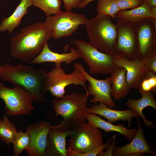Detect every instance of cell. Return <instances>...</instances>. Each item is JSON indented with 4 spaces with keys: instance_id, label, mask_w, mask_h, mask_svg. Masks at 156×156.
Wrapping results in <instances>:
<instances>
[{
    "instance_id": "obj_3",
    "label": "cell",
    "mask_w": 156,
    "mask_h": 156,
    "mask_svg": "<svg viewBox=\"0 0 156 156\" xmlns=\"http://www.w3.org/2000/svg\"><path fill=\"white\" fill-rule=\"evenodd\" d=\"M84 94L75 92L65 94L61 98H55L52 106L55 112L56 117L63 118L60 124L51 127L57 129L65 131L71 130L86 122L85 114L89 95L87 89Z\"/></svg>"
},
{
    "instance_id": "obj_7",
    "label": "cell",
    "mask_w": 156,
    "mask_h": 156,
    "mask_svg": "<svg viewBox=\"0 0 156 156\" xmlns=\"http://www.w3.org/2000/svg\"><path fill=\"white\" fill-rule=\"evenodd\" d=\"M74 43L80 58L87 64L91 75H108L114 70L116 66L114 55L101 52L90 43L83 40L75 39Z\"/></svg>"
},
{
    "instance_id": "obj_35",
    "label": "cell",
    "mask_w": 156,
    "mask_h": 156,
    "mask_svg": "<svg viewBox=\"0 0 156 156\" xmlns=\"http://www.w3.org/2000/svg\"><path fill=\"white\" fill-rule=\"evenodd\" d=\"M150 11L152 18L156 19V6L150 8Z\"/></svg>"
},
{
    "instance_id": "obj_13",
    "label": "cell",
    "mask_w": 156,
    "mask_h": 156,
    "mask_svg": "<svg viewBox=\"0 0 156 156\" xmlns=\"http://www.w3.org/2000/svg\"><path fill=\"white\" fill-rule=\"evenodd\" d=\"M51 125L49 122L41 121L26 127V131L30 135L29 147L25 150L29 156H45L47 136Z\"/></svg>"
},
{
    "instance_id": "obj_30",
    "label": "cell",
    "mask_w": 156,
    "mask_h": 156,
    "mask_svg": "<svg viewBox=\"0 0 156 156\" xmlns=\"http://www.w3.org/2000/svg\"><path fill=\"white\" fill-rule=\"evenodd\" d=\"M142 60L146 70H150L156 75V53Z\"/></svg>"
},
{
    "instance_id": "obj_1",
    "label": "cell",
    "mask_w": 156,
    "mask_h": 156,
    "mask_svg": "<svg viewBox=\"0 0 156 156\" xmlns=\"http://www.w3.org/2000/svg\"><path fill=\"white\" fill-rule=\"evenodd\" d=\"M51 38V31L44 22L24 27L10 39V55L23 63H29Z\"/></svg>"
},
{
    "instance_id": "obj_38",
    "label": "cell",
    "mask_w": 156,
    "mask_h": 156,
    "mask_svg": "<svg viewBox=\"0 0 156 156\" xmlns=\"http://www.w3.org/2000/svg\"><path fill=\"white\" fill-rule=\"evenodd\" d=\"M1 62V58H0V62Z\"/></svg>"
},
{
    "instance_id": "obj_25",
    "label": "cell",
    "mask_w": 156,
    "mask_h": 156,
    "mask_svg": "<svg viewBox=\"0 0 156 156\" xmlns=\"http://www.w3.org/2000/svg\"><path fill=\"white\" fill-rule=\"evenodd\" d=\"M32 5L42 10L47 17L55 14L61 11V0H31Z\"/></svg>"
},
{
    "instance_id": "obj_16",
    "label": "cell",
    "mask_w": 156,
    "mask_h": 156,
    "mask_svg": "<svg viewBox=\"0 0 156 156\" xmlns=\"http://www.w3.org/2000/svg\"><path fill=\"white\" fill-rule=\"evenodd\" d=\"M115 64L126 70V79L130 89H138L140 81L146 70L142 60L138 58L130 60L114 55Z\"/></svg>"
},
{
    "instance_id": "obj_10",
    "label": "cell",
    "mask_w": 156,
    "mask_h": 156,
    "mask_svg": "<svg viewBox=\"0 0 156 156\" xmlns=\"http://www.w3.org/2000/svg\"><path fill=\"white\" fill-rule=\"evenodd\" d=\"M116 21L118 37L114 55L130 60L138 58L134 23L121 18Z\"/></svg>"
},
{
    "instance_id": "obj_26",
    "label": "cell",
    "mask_w": 156,
    "mask_h": 156,
    "mask_svg": "<svg viewBox=\"0 0 156 156\" xmlns=\"http://www.w3.org/2000/svg\"><path fill=\"white\" fill-rule=\"evenodd\" d=\"M96 8L98 14L108 15L114 19L116 14L120 10L116 0H99Z\"/></svg>"
},
{
    "instance_id": "obj_14",
    "label": "cell",
    "mask_w": 156,
    "mask_h": 156,
    "mask_svg": "<svg viewBox=\"0 0 156 156\" xmlns=\"http://www.w3.org/2000/svg\"><path fill=\"white\" fill-rule=\"evenodd\" d=\"M136 119L138 129L131 141L122 146H115L112 156H143L145 153L155 155V152L152 149L145 139L144 131L139 118Z\"/></svg>"
},
{
    "instance_id": "obj_8",
    "label": "cell",
    "mask_w": 156,
    "mask_h": 156,
    "mask_svg": "<svg viewBox=\"0 0 156 156\" xmlns=\"http://www.w3.org/2000/svg\"><path fill=\"white\" fill-rule=\"evenodd\" d=\"M0 98L4 102L5 113L9 116L29 115L35 109L31 94L20 86L10 88L0 81Z\"/></svg>"
},
{
    "instance_id": "obj_5",
    "label": "cell",
    "mask_w": 156,
    "mask_h": 156,
    "mask_svg": "<svg viewBox=\"0 0 156 156\" xmlns=\"http://www.w3.org/2000/svg\"><path fill=\"white\" fill-rule=\"evenodd\" d=\"M73 129L67 156H92V151L103 144L102 133L89 122Z\"/></svg>"
},
{
    "instance_id": "obj_32",
    "label": "cell",
    "mask_w": 156,
    "mask_h": 156,
    "mask_svg": "<svg viewBox=\"0 0 156 156\" xmlns=\"http://www.w3.org/2000/svg\"><path fill=\"white\" fill-rule=\"evenodd\" d=\"M113 140L110 143L107 147L106 151H101L98 154L97 156H112L113 151L115 146L116 142V140L114 138Z\"/></svg>"
},
{
    "instance_id": "obj_4",
    "label": "cell",
    "mask_w": 156,
    "mask_h": 156,
    "mask_svg": "<svg viewBox=\"0 0 156 156\" xmlns=\"http://www.w3.org/2000/svg\"><path fill=\"white\" fill-rule=\"evenodd\" d=\"M112 19L109 16L98 14L84 25L90 43L99 51L114 55L118 31Z\"/></svg>"
},
{
    "instance_id": "obj_18",
    "label": "cell",
    "mask_w": 156,
    "mask_h": 156,
    "mask_svg": "<svg viewBox=\"0 0 156 156\" xmlns=\"http://www.w3.org/2000/svg\"><path fill=\"white\" fill-rule=\"evenodd\" d=\"M86 112L88 113L97 114L107 119L108 122L113 123L115 122L121 120L127 121L128 126L131 125V121L135 118H139L140 116L131 109L125 110H117L108 107L105 104L99 102V105L95 103L90 108H87Z\"/></svg>"
},
{
    "instance_id": "obj_37",
    "label": "cell",
    "mask_w": 156,
    "mask_h": 156,
    "mask_svg": "<svg viewBox=\"0 0 156 156\" xmlns=\"http://www.w3.org/2000/svg\"><path fill=\"white\" fill-rule=\"evenodd\" d=\"M1 119L0 118V122H1Z\"/></svg>"
},
{
    "instance_id": "obj_6",
    "label": "cell",
    "mask_w": 156,
    "mask_h": 156,
    "mask_svg": "<svg viewBox=\"0 0 156 156\" xmlns=\"http://www.w3.org/2000/svg\"><path fill=\"white\" fill-rule=\"evenodd\" d=\"M74 66V71L70 74H66L64 69L59 66H55L47 73L44 83V92L49 91L53 97L61 98L65 95V88L69 85L81 86L86 89L84 75L77 67Z\"/></svg>"
},
{
    "instance_id": "obj_17",
    "label": "cell",
    "mask_w": 156,
    "mask_h": 156,
    "mask_svg": "<svg viewBox=\"0 0 156 156\" xmlns=\"http://www.w3.org/2000/svg\"><path fill=\"white\" fill-rule=\"evenodd\" d=\"M74 132L73 129L62 131L54 128L51 125L47 136L45 156H67L66 138Z\"/></svg>"
},
{
    "instance_id": "obj_22",
    "label": "cell",
    "mask_w": 156,
    "mask_h": 156,
    "mask_svg": "<svg viewBox=\"0 0 156 156\" xmlns=\"http://www.w3.org/2000/svg\"><path fill=\"white\" fill-rule=\"evenodd\" d=\"M31 5V0H21L12 14L2 21L0 32L7 31L12 34L20 25L23 17L27 12L28 8Z\"/></svg>"
},
{
    "instance_id": "obj_31",
    "label": "cell",
    "mask_w": 156,
    "mask_h": 156,
    "mask_svg": "<svg viewBox=\"0 0 156 156\" xmlns=\"http://www.w3.org/2000/svg\"><path fill=\"white\" fill-rule=\"evenodd\" d=\"M64 7L67 11L71 12L74 8H77L81 0H63Z\"/></svg>"
},
{
    "instance_id": "obj_12",
    "label": "cell",
    "mask_w": 156,
    "mask_h": 156,
    "mask_svg": "<svg viewBox=\"0 0 156 156\" xmlns=\"http://www.w3.org/2000/svg\"><path fill=\"white\" fill-rule=\"evenodd\" d=\"M74 66L81 70L86 81L89 83L87 86V90L89 95L93 97L90 100L91 103H102L111 108L116 107L115 103L111 96L112 88L110 77L104 80L96 79L86 71L82 64L79 62H74Z\"/></svg>"
},
{
    "instance_id": "obj_20",
    "label": "cell",
    "mask_w": 156,
    "mask_h": 156,
    "mask_svg": "<svg viewBox=\"0 0 156 156\" xmlns=\"http://www.w3.org/2000/svg\"><path fill=\"white\" fill-rule=\"evenodd\" d=\"M85 117L88 122L92 123L97 128H99L106 132H117L126 137L127 139L131 141L135 135L137 129L134 128L127 129L122 124L114 125L101 118L96 114L86 112Z\"/></svg>"
},
{
    "instance_id": "obj_23",
    "label": "cell",
    "mask_w": 156,
    "mask_h": 156,
    "mask_svg": "<svg viewBox=\"0 0 156 156\" xmlns=\"http://www.w3.org/2000/svg\"><path fill=\"white\" fill-rule=\"evenodd\" d=\"M115 18H122L134 23L142 19L152 17L149 8L143 2L135 8L129 10H120L116 14Z\"/></svg>"
},
{
    "instance_id": "obj_33",
    "label": "cell",
    "mask_w": 156,
    "mask_h": 156,
    "mask_svg": "<svg viewBox=\"0 0 156 156\" xmlns=\"http://www.w3.org/2000/svg\"><path fill=\"white\" fill-rule=\"evenodd\" d=\"M94 0H81L77 8L79 9L83 8L87 6L90 2Z\"/></svg>"
},
{
    "instance_id": "obj_21",
    "label": "cell",
    "mask_w": 156,
    "mask_h": 156,
    "mask_svg": "<svg viewBox=\"0 0 156 156\" xmlns=\"http://www.w3.org/2000/svg\"><path fill=\"white\" fill-rule=\"evenodd\" d=\"M140 94L142 95L141 98L139 99H128L126 105L129 108L134 111L142 118L145 125L147 127H154L153 122L147 120L142 112L144 109L148 106H151L156 110V101L153 93L150 92Z\"/></svg>"
},
{
    "instance_id": "obj_19",
    "label": "cell",
    "mask_w": 156,
    "mask_h": 156,
    "mask_svg": "<svg viewBox=\"0 0 156 156\" xmlns=\"http://www.w3.org/2000/svg\"><path fill=\"white\" fill-rule=\"evenodd\" d=\"M126 70L124 67L116 65L110 77L112 85L111 96L116 100L119 101L125 97L131 89L126 79Z\"/></svg>"
},
{
    "instance_id": "obj_24",
    "label": "cell",
    "mask_w": 156,
    "mask_h": 156,
    "mask_svg": "<svg viewBox=\"0 0 156 156\" xmlns=\"http://www.w3.org/2000/svg\"><path fill=\"white\" fill-rule=\"evenodd\" d=\"M17 132L15 127L8 116H4L0 123L1 140L8 146L13 143Z\"/></svg>"
},
{
    "instance_id": "obj_29",
    "label": "cell",
    "mask_w": 156,
    "mask_h": 156,
    "mask_svg": "<svg viewBox=\"0 0 156 156\" xmlns=\"http://www.w3.org/2000/svg\"><path fill=\"white\" fill-rule=\"evenodd\" d=\"M117 4L120 10L133 9L140 5L143 0H116Z\"/></svg>"
},
{
    "instance_id": "obj_15",
    "label": "cell",
    "mask_w": 156,
    "mask_h": 156,
    "mask_svg": "<svg viewBox=\"0 0 156 156\" xmlns=\"http://www.w3.org/2000/svg\"><path fill=\"white\" fill-rule=\"evenodd\" d=\"M70 52L59 53L52 51L49 48L48 42L44 44L40 53L28 63L31 64H40L45 62H53L55 66L61 67V63L65 62L69 65L80 58L77 50L74 48L70 49Z\"/></svg>"
},
{
    "instance_id": "obj_2",
    "label": "cell",
    "mask_w": 156,
    "mask_h": 156,
    "mask_svg": "<svg viewBox=\"0 0 156 156\" xmlns=\"http://www.w3.org/2000/svg\"><path fill=\"white\" fill-rule=\"evenodd\" d=\"M15 66L9 63L3 66L1 78L12 85L20 86L27 90L31 94L33 101L38 103L47 101L44 89V83L47 73L24 63Z\"/></svg>"
},
{
    "instance_id": "obj_36",
    "label": "cell",
    "mask_w": 156,
    "mask_h": 156,
    "mask_svg": "<svg viewBox=\"0 0 156 156\" xmlns=\"http://www.w3.org/2000/svg\"><path fill=\"white\" fill-rule=\"evenodd\" d=\"M3 72V68L2 66L0 65V78H1Z\"/></svg>"
},
{
    "instance_id": "obj_27",
    "label": "cell",
    "mask_w": 156,
    "mask_h": 156,
    "mask_svg": "<svg viewBox=\"0 0 156 156\" xmlns=\"http://www.w3.org/2000/svg\"><path fill=\"white\" fill-rule=\"evenodd\" d=\"M30 143V135L28 132H23L21 130L17 132L13 143L15 156H18L24 150L28 148Z\"/></svg>"
},
{
    "instance_id": "obj_34",
    "label": "cell",
    "mask_w": 156,
    "mask_h": 156,
    "mask_svg": "<svg viewBox=\"0 0 156 156\" xmlns=\"http://www.w3.org/2000/svg\"><path fill=\"white\" fill-rule=\"evenodd\" d=\"M143 2L145 3L149 8L156 6V0H143Z\"/></svg>"
},
{
    "instance_id": "obj_11",
    "label": "cell",
    "mask_w": 156,
    "mask_h": 156,
    "mask_svg": "<svg viewBox=\"0 0 156 156\" xmlns=\"http://www.w3.org/2000/svg\"><path fill=\"white\" fill-rule=\"evenodd\" d=\"M134 24L137 57L142 60L156 53V27L150 18L141 19Z\"/></svg>"
},
{
    "instance_id": "obj_9",
    "label": "cell",
    "mask_w": 156,
    "mask_h": 156,
    "mask_svg": "<svg viewBox=\"0 0 156 156\" xmlns=\"http://www.w3.org/2000/svg\"><path fill=\"white\" fill-rule=\"evenodd\" d=\"M88 20L83 14L61 11L54 15L47 17L44 22L51 29L52 37L57 39L70 36Z\"/></svg>"
},
{
    "instance_id": "obj_28",
    "label": "cell",
    "mask_w": 156,
    "mask_h": 156,
    "mask_svg": "<svg viewBox=\"0 0 156 156\" xmlns=\"http://www.w3.org/2000/svg\"><path fill=\"white\" fill-rule=\"evenodd\" d=\"M140 93L151 92L156 93V75L150 70H146L142 77L138 89Z\"/></svg>"
}]
</instances>
